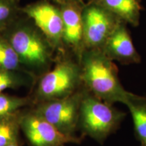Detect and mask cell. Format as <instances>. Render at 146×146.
Returning <instances> with one entry per match:
<instances>
[{"label": "cell", "instance_id": "1", "mask_svg": "<svg viewBox=\"0 0 146 146\" xmlns=\"http://www.w3.org/2000/svg\"><path fill=\"white\" fill-rule=\"evenodd\" d=\"M2 33L27 73L34 77L50 70L56 50L33 22L23 12Z\"/></svg>", "mask_w": 146, "mask_h": 146}, {"label": "cell", "instance_id": "2", "mask_svg": "<svg viewBox=\"0 0 146 146\" xmlns=\"http://www.w3.org/2000/svg\"><path fill=\"white\" fill-rule=\"evenodd\" d=\"M78 62L83 87L89 92L109 104H125L133 93L124 88L116 65L103 51L85 49Z\"/></svg>", "mask_w": 146, "mask_h": 146}, {"label": "cell", "instance_id": "3", "mask_svg": "<svg viewBox=\"0 0 146 146\" xmlns=\"http://www.w3.org/2000/svg\"><path fill=\"white\" fill-rule=\"evenodd\" d=\"M59 54L54 68L41 75L33 99L34 104L66 98L83 87L78 60L65 52Z\"/></svg>", "mask_w": 146, "mask_h": 146}, {"label": "cell", "instance_id": "4", "mask_svg": "<svg viewBox=\"0 0 146 146\" xmlns=\"http://www.w3.org/2000/svg\"><path fill=\"white\" fill-rule=\"evenodd\" d=\"M126 113L106 103L85 89L80 107L78 130L99 143L117 130Z\"/></svg>", "mask_w": 146, "mask_h": 146}, {"label": "cell", "instance_id": "5", "mask_svg": "<svg viewBox=\"0 0 146 146\" xmlns=\"http://www.w3.org/2000/svg\"><path fill=\"white\" fill-rule=\"evenodd\" d=\"M85 90L83 87L66 98L36 103L33 111L64 134L76 136L75 133L78 130L80 107Z\"/></svg>", "mask_w": 146, "mask_h": 146}, {"label": "cell", "instance_id": "6", "mask_svg": "<svg viewBox=\"0 0 146 146\" xmlns=\"http://www.w3.org/2000/svg\"><path fill=\"white\" fill-rule=\"evenodd\" d=\"M82 18L85 50H102L121 21L97 1L84 5Z\"/></svg>", "mask_w": 146, "mask_h": 146}, {"label": "cell", "instance_id": "7", "mask_svg": "<svg viewBox=\"0 0 146 146\" xmlns=\"http://www.w3.org/2000/svg\"><path fill=\"white\" fill-rule=\"evenodd\" d=\"M22 12L30 18L59 54L65 52L62 42V17L59 5L40 0L22 6Z\"/></svg>", "mask_w": 146, "mask_h": 146}, {"label": "cell", "instance_id": "8", "mask_svg": "<svg viewBox=\"0 0 146 146\" xmlns=\"http://www.w3.org/2000/svg\"><path fill=\"white\" fill-rule=\"evenodd\" d=\"M21 130L31 146H65L80 143L81 139L65 135L33 111L21 112Z\"/></svg>", "mask_w": 146, "mask_h": 146}, {"label": "cell", "instance_id": "9", "mask_svg": "<svg viewBox=\"0 0 146 146\" xmlns=\"http://www.w3.org/2000/svg\"><path fill=\"white\" fill-rule=\"evenodd\" d=\"M59 5L63 23L62 42L78 61L85 50L83 41V25L81 1H72Z\"/></svg>", "mask_w": 146, "mask_h": 146}, {"label": "cell", "instance_id": "10", "mask_svg": "<svg viewBox=\"0 0 146 146\" xmlns=\"http://www.w3.org/2000/svg\"><path fill=\"white\" fill-rule=\"evenodd\" d=\"M102 50L111 60L123 64L141 62V56L133 45L126 23L123 21L118 22Z\"/></svg>", "mask_w": 146, "mask_h": 146}, {"label": "cell", "instance_id": "11", "mask_svg": "<svg viewBox=\"0 0 146 146\" xmlns=\"http://www.w3.org/2000/svg\"><path fill=\"white\" fill-rule=\"evenodd\" d=\"M121 21L137 27L139 23L141 8L138 0H97Z\"/></svg>", "mask_w": 146, "mask_h": 146}, {"label": "cell", "instance_id": "12", "mask_svg": "<svg viewBox=\"0 0 146 146\" xmlns=\"http://www.w3.org/2000/svg\"><path fill=\"white\" fill-rule=\"evenodd\" d=\"M125 105L132 116L137 139L141 146H146V96L132 94Z\"/></svg>", "mask_w": 146, "mask_h": 146}, {"label": "cell", "instance_id": "13", "mask_svg": "<svg viewBox=\"0 0 146 146\" xmlns=\"http://www.w3.org/2000/svg\"><path fill=\"white\" fill-rule=\"evenodd\" d=\"M21 114V111L7 117L0 118V146H6L9 144L20 142Z\"/></svg>", "mask_w": 146, "mask_h": 146}, {"label": "cell", "instance_id": "14", "mask_svg": "<svg viewBox=\"0 0 146 146\" xmlns=\"http://www.w3.org/2000/svg\"><path fill=\"white\" fill-rule=\"evenodd\" d=\"M0 70L27 72L22 66L18 55L2 32H0Z\"/></svg>", "mask_w": 146, "mask_h": 146}, {"label": "cell", "instance_id": "15", "mask_svg": "<svg viewBox=\"0 0 146 146\" xmlns=\"http://www.w3.org/2000/svg\"><path fill=\"white\" fill-rule=\"evenodd\" d=\"M34 104L33 98L18 97L0 93V118L21 112L23 108Z\"/></svg>", "mask_w": 146, "mask_h": 146}, {"label": "cell", "instance_id": "16", "mask_svg": "<svg viewBox=\"0 0 146 146\" xmlns=\"http://www.w3.org/2000/svg\"><path fill=\"white\" fill-rule=\"evenodd\" d=\"M33 76L22 71L0 70V93L8 89L27 85Z\"/></svg>", "mask_w": 146, "mask_h": 146}, {"label": "cell", "instance_id": "17", "mask_svg": "<svg viewBox=\"0 0 146 146\" xmlns=\"http://www.w3.org/2000/svg\"><path fill=\"white\" fill-rule=\"evenodd\" d=\"M20 0H0V32L22 14Z\"/></svg>", "mask_w": 146, "mask_h": 146}, {"label": "cell", "instance_id": "18", "mask_svg": "<svg viewBox=\"0 0 146 146\" xmlns=\"http://www.w3.org/2000/svg\"><path fill=\"white\" fill-rule=\"evenodd\" d=\"M47 1H50L51 2L56 3V4L60 5L62 4V3L72 2V1H81L82 0H47Z\"/></svg>", "mask_w": 146, "mask_h": 146}, {"label": "cell", "instance_id": "19", "mask_svg": "<svg viewBox=\"0 0 146 146\" xmlns=\"http://www.w3.org/2000/svg\"><path fill=\"white\" fill-rule=\"evenodd\" d=\"M6 146H21V145H20V142H16V143L9 144V145H6Z\"/></svg>", "mask_w": 146, "mask_h": 146}]
</instances>
